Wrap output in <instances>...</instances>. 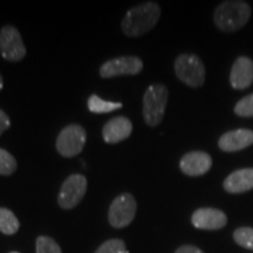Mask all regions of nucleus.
Wrapping results in <instances>:
<instances>
[{"mask_svg":"<svg viewBox=\"0 0 253 253\" xmlns=\"http://www.w3.org/2000/svg\"><path fill=\"white\" fill-rule=\"evenodd\" d=\"M161 17V8L157 2L148 1L135 6L126 12L122 21L123 33L128 37H140L149 32Z\"/></svg>","mask_w":253,"mask_h":253,"instance_id":"obj_1","label":"nucleus"},{"mask_svg":"<svg viewBox=\"0 0 253 253\" xmlns=\"http://www.w3.org/2000/svg\"><path fill=\"white\" fill-rule=\"evenodd\" d=\"M251 17V8L245 1H224L214 9L213 20L220 31L231 33L244 27Z\"/></svg>","mask_w":253,"mask_h":253,"instance_id":"obj_2","label":"nucleus"},{"mask_svg":"<svg viewBox=\"0 0 253 253\" xmlns=\"http://www.w3.org/2000/svg\"><path fill=\"white\" fill-rule=\"evenodd\" d=\"M169 91L164 84H153L143 96V118L148 126H156L162 122Z\"/></svg>","mask_w":253,"mask_h":253,"instance_id":"obj_3","label":"nucleus"},{"mask_svg":"<svg viewBox=\"0 0 253 253\" xmlns=\"http://www.w3.org/2000/svg\"><path fill=\"white\" fill-rule=\"evenodd\" d=\"M177 78L190 87H201L205 80V67L203 61L195 54H181L175 61Z\"/></svg>","mask_w":253,"mask_h":253,"instance_id":"obj_4","label":"nucleus"},{"mask_svg":"<svg viewBox=\"0 0 253 253\" xmlns=\"http://www.w3.org/2000/svg\"><path fill=\"white\" fill-rule=\"evenodd\" d=\"M86 138V130L81 126H67L56 138V149L63 157L77 156L84 149Z\"/></svg>","mask_w":253,"mask_h":253,"instance_id":"obj_5","label":"nucleus"},{"mask_svg":"<svg viewBox=\"0 0 253 253\" xmlns=\"http://www.w3.org/2000/svg\"><path fill=\"white\" fill-rule=\"evenodd\" d=\"M137 204L134 196L130 194H122L114 199V202L109 208L108 219L110 225L114 227L128 226L134 220Z\"/></svg>","mask_w":253,"mask_h":253,"instance_id":"obj_6","label":"nucleus"},{"mask_svg":"<svg viewBox=\"0 0 253 253\" xmlns=\"http://www.w3.org/2000/svg\"><path fill=\"white\" fill-rule=\"evenodd\" d=\"M87 191V179L84 175L74 173L63 182L58 197V203L65 210L75 208Z\"/></svg>","mask_w":253,"mask_h":253,"instance_id":"obj_7","label":"nucleus"},{"mask_svg":"<svg viewBox=\"0 0 253 253\" xmlns=\"http://www.w3.org/2000/svg\"><path fill=\"white\" fill-rule=\"evenodd\" d=\"M0 54L7 61L17 62L26 55L20 33L13 26H5L0 31Z\"/></svg>","mask_w":253,"mask_h":253,"instance_id":"obj_8","label":"nucleus"},{"mask_svg":"<svg viewBox=\"0 0 253 253\" xmlns=\"http://www.w3.org/2000/svg\"><path fill=\"white\" fill-rule=\"evenodd\" d=\"M143 68V62L136 56H120L104 62L100 68V75L109 79L121 75H136Z\"/></svg>","mask_w":253,"mask_h":253,"instance_id":"obj_9","label":"nucleus"},{"mask_svg":"<svg viewBox=\"0 0 253 253\" xmlns=\"http://www.w3.org/2000/svg\"><path fill=\"white\" fill-rule=\"evenodd\" d=\"M192 225L201 230H219L227 223V217L223 211L212 208L196 210L191 218Z\"/></svg>","mask_w":253,"mask_h":253,"instance_id":"obj_10","label":"nucleus"},{"mask_svg":"<svg viewBox=\"0 0 253 253\" xmlns=\"http://www.w3.org/2000/svg\"><path fill=\"white\" fill-rule=\"evenodd\" d=\"M212 160L210 155L203 151H192L182 157L181 170L188 176H202L211 169Z\"/></svg>","mask_w":253,"mask_h":253,"instance_id":"obj_11","label":"nucleus"},{"mask_svg":"<svg viewBox=\"0 0 253 253\" xmlns=\"http://www.w3.org/2000/svg\"><path fill=\"white\" fill-rule=\"evenodd\" d=\"M231 86L235 89H245L253 82V61L246 56H240L235 61L230 74Z\"/></svg>","mask_w":253,"mask_h":253,"instance_id":"obj_12","label":"nucleus"},{"mask_svg":"<svg viewBox=\"0 0 253 253\" xmlns=\"http://www.w3.org/2000/svg\"><path fill=\"white\" fill-rule=\"evenodd\" d=\"M253 143V131L249 129H237L225 132L219 138L218 145L223 151L232 153L250 147Z\"/></svg>","mask_w":253,"mask_h":253,"instance_id":"obj_13","label":"nucleus"},{"mask_svg":"<svg viewBox=\"0 0 253 253\" xmlns=\"http://www.w3.org/2000/svg\"><path fill=\"white\" fill-rule=\"evenodd\" d=\"M131 131L132 125L130 120L125 116H119V118H114L106 123V126H103L102 135L107 143L114 144L128 138Z\"/></svg>","mask_w":253,"mask_h":253,"instance_id":"obj_14","label":"nucleus"},{"mask_svg":"<svg viewBox=\"0 0 253 253\" xmlns=\"http://www.w3.org/2000/svg\"><path fill=\"white\" fill-rule=\"evenodd\" d=\"M224 189L230 194H242L253 189V168L230 173L224 181Z\"/></svg>","mask_w":253,"mask_h":253,"instance_id":"obj_15","label":"nucleus"},{"mask_svg":"<svg viewBox=\"0 0 253 253\" xmlns=\"http://www.w3.org/2000/svg\"><path fill=\"white\" fill-rule=\"evenodd\" d=\"M122 108V103L112 102V101H104L97 95H91L88 99V109L95 114H104L110 113L114 110Z\"/></svg>","mask_w":253,"mask_h":253,"instance_id":"obj_16","label":"nucleus"},{"mask_svg":"<svg viewBox=\"0 0 253 253\" xmlns=\"http://www.w3.org/2000/svg\"><path fill=\"white\" fill-rule=\"evenodd\" d=\"M19 220L11 210L0 208V231L5 235H14L19 230Z\"/></svg>","mask_w":253,"mask_h":253,"instance_id":"obj_17","label":"nucleus"},{"mask_svg":"<svg viewBox=\"0 0 253 253\" xmlns=\"http://www.w3.org/2000/svg\"><path fill=\"white\" fill-rule=\"evenodd\" d=\"M17 170V161L8 151L0 148V175L9 176Z\"/></svg>","mask_w":253,"mask_h":253,"instance_id":"obj_18","label":"nucleus"},{"mask_svg":"<svg viewBox=\"0 0 253 253\" xmlns=\"http://www.w3.org/2000/svg\"><path fill=\"white\" fill-rule=\"evenodd\" d=\"M233 239L242 248L253 250V229L252 227H239L233 233Z\"/></svg>","mask_w":253,"mask_h":253,"instance_id":"obj_19","label":"nucleus"},{"mask_svg":"<svg viewBox=\"0 0 253 253\" xmlns=\"http://www.w3.org/2000/svg\"><path fill=\"white\" fill-rule=\"evenodd\" d=\"M37 253H62L54 239L41 236L37 239Z\"/></svg>","mask_w":253,"mask_h":253,"instance_id":"obj_20","label":"nucleus"},{"mask_svg":"<svg viewBox=\"0 0 253 253\" xmlns=\"http://www.w3.org/2000/svg\"><path fill=\"white\" fill-rule=\"evenodd\" d=\"M95 253H129L125 242L121 239H110L104 242Z\"/></svg>","mask_w":253,"mask_h":253,"instance_id":"obj_21","label":"nucleus"},{"mask_svg":"<svg viewBox=\"0 0 253 253\" xmlns=\"http://www.w3.org/2000/svg\"><path fill=\"white\" fill-rule=\"evenodd\" d=\"M235 113L242 118H253V94L238 101L235 107Z\"/></svg>","mask_w":253,"mask_h":253,"instance_id":"obj_22","label":"nucleus"},{"mask_svg":"<svg viewBox=\"0 0 253 253\" xmlns=\"http://www.w3.org/2000/svg\"><path fill=\"white\" fill-rule=\"evenodd\" d=\"M9 126H11V122H9L8 116L6 115L5 112H2V110L0 109V135H1L5 130H7Z\"/></svg>","mask_w":253,"mask_h":253,"instance_id":"obj_23","label":"nucleus"},{"mask_svg":"<svg viewBox=\"0 0 253 253\" xmlns=\"http://www.w3.org/2000/svg\"><path fill=\"white\" fill-rule=\"evenodd\" d=\"M175 253H204L201 249L196 248L194 245H183L177 249Z\"/></svg>","mask_w":253,"mask_h":253,"instance_id":"obj_24","label":"nucleus"},{"mask_svg":"<svg viewBox=\"0 0 253 253\" xmlns=\"http://www.w3.org/2000/svg\"><path fill=\"white\" fill-rule=\"evenodd\" d=\"M2 86H4V84H2V78L1 75H0V90L2 89Z\"/></svg>","mask_w":253,"mask_h":253,"instance_id":"obj_25","label":"nucleus"},{"mask_svg":"<svg viewBox=\"0 0 253 253\" xmlns=\"http://www.w3.org/2000/svg\"><path fill=\"white\" fill-rule=\"evenodd\" d=\"M9 253H19V252H9Z\"/></svg>","mask_w":253,"mask_h":253,"instance_id":"obj_26","label":"nucleus"}]
</instances>
